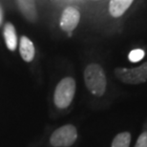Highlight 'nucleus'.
<instances>
[{"label":"nucleus","mask_w":147,"mask_h":147,"mask_svg":"<svg viewBox=\"0 0 147 147\" xmlns=\"http://www.w3.org/2000/svg\"><path fill=\"white\" fill-rule=\"evenodd\" d=\"M2 20H3V11L1 7H0V25H1V23H2Z\"/></svg>","instance_id":"nucleus-13"},{"label":"nucleus","mask_w":147,"mask_h":147,"mask_svg":"<svg viewBox=\"0 0 147 147\" xmlns=\"http://www.w3.org/2000/svg\"><path fill=\"white\" fill-rule=\"evenodd\" d=\"M144 57V51L142 49H136L130 52L129 54V60L132 62H138V61L142 60Z\"/></svg>","instance_id":"nucleus-11"},{"label":"nucleus","mask_w":147,"mask_h":147,"mask_svg":"<svg viewBox=\"0 0 147 147\" xmlns=\"http://www.w3.org/2000/svg\"><path fill=\"white\" fill-rule=\"evenodd\" d=\"M78 140V130L73 124H66L57 128L50 137L53 147H70Z\"/></svg>","instance_id":"nucleus-4"},{"label":"nucleus","mask_w":147,"mask_h":147,"mask_svg":"<svg viewBox=\"0 0 147 147\" xmlns=\"http://www.w3.org/2000/svg\"><path fill=\"white\" fill-rule=\"evenodd\" d=\"M3 36H4L5 44L10 51H14L17 47V36L14 26L11 22H7L3 30Z\"/></svg>","instance_id":"nucleus-8"},{"label":"nucleus","mask_w":147,"mask_h":147,"mask_svg":"<svg viewBox=\"0 0 147 147\" xmlns=\"http://www.w3.org/2000/svg\"><path fill=\"white\" fill-rule=\"evenodd\" d=\"M76 81L67 76L58 82L54 94V102L58 109H65L72 103L76 94Z\"/></svg>","instance_id":"nucleus-2"},{"label":"nucleus","mask_w":147,"mask_h":147,"mask_svg":"<svg viewBox=\"0 0 147 147\" xmlns=\"http://www.w3.org/2000/svg\"><path fill=\"white\" fill-rule=\"evenodd\" d=\"M135 147H147V131L142 132L137 140Z\"/></svg>","instance_id":"nucleus-12"},{"label":"nucleus","mask_w":147,"mask_h":147,"mask_svg":"<svg viewBox=\"0 0 147 147\" xmlns=\"http://www.w3.org/2000/svg\"><path fill=\"white\" fill-rule=\"evenodd\" d=\"M79 19H80V13L78 9L74 7H67L61 14L59 26L64 32L68 33L69 36H71L72 32L78 25Z\"/></svg>","instance_id":"nucleus-5"},{"label":"nucleus","mask_w":147,"mask_h":147,"mask_svg":"<svg viewBox=\"0 0 147 147\" xmlns=\"http://www.w3.org/2000/svg\"><path fill=\"white\" fill-rule=\"evenodd\" d=\"M134 0H111L109 3V13L113 17L121 16Z\"/></svg>","instance_id":"nucleus-9"},{"label":"nucleus","mask_w":147,"mask_h":147,"mask_svg":"<svg viewBox=\"0 0 147 147\" xmlns=\"http://www.w3.org/2000/svg\"><path fill=\"white\" fill-rule=\"evenodd\" d=\"M19 53L22 59L26 62H31L34 58L36 55V49H34V43L32 42L30 38L23 36L20 37L19 40Z\"/></svg>","instance_id":"nucleus-7"},{"label":"nucleus","mask_w":147,"mask_h":147,"mask_svg":"<svg viewBox=\"0 0 147 147\" xmlns=\"http://www.w3.org/2000/svg\"><path fill=\"white\" fill-rule=\"evenodd\" d=\"M117 78L123 83L137 85L147 80V62L136 68H117L115 69Z\"/></svg>","instance_id":"nucleus-3"},{"label":"nucleus","mask_w":147,"mask_h":147,"mask_svg":"<svg viewBox=\"0 0 147 147\" xmlns=\"http://www.w3.org/2000/svg\"><path fill=\"white\" fill-rule=\"evenodd\" d=\"M131 143V134L129 132H121L114 138L111 147H129Z\"/></svg>","instance_id":"nucleus-10"},{"label":"nucleus","mask_w":147,"mask_h":147,"mask_svg":"<svg viewBox=\"0 0 147 147\" xmlns=\"http://www.w3.org/2000/svg\"><path fill=\"white\" fill-rule=\"evenodd\" d=\"M21 13L30 22H36L37 18L36 6L34 0H16Z\"/></svg>","instance_id":"nucleus-6"},{"label":"nucleus","mask_w":147,"mask_h":147,"mask_svg":"<svg viewBox=\"0 0 147 147\" xmlns=\"http://www.w3.org/2000/svg\"><path fill=\"white\" fill-rule=\"evenodd\" d=\"M84 81L88 91L95 96H102L106 92L107 79L104 70L96 63L89 64L84 70Z\"/></svg>","instance_id":"nucleus-1"}]
</instances>
